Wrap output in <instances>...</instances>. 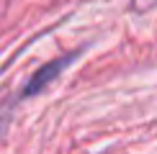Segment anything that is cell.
<instances>
[{
	"mask_svg": "<svg viewBox=\"0 0 157 154\" xmlns=\"http://www.w3.org/2000/svg\"><path fill=\"white\" fill-rule=\"evenodd\" d=\"M72 62V57H64V59H57V62H49V64H44L41 69H39V72L31 77V82L29 85H26V90H23V95H31V93H41L44 87L49 85L52 80H54L57 75L62 72L64 67H67V64Z\"/></svg>",
	"mask_w": 157,
	"mask_h": 154,
	"instance_id": "1",
	"label": "cell"
}]
</instances>
